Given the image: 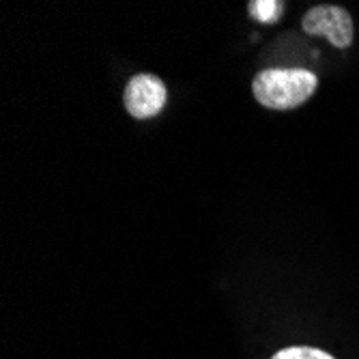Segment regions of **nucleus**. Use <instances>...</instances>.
<instances>
[{"label": "nucleus", "instance_id": "nucleus-1", "mask_svg": "<svg viewBox=\"0 0 359 359\" xmlns=\"http://www.w3.org/2000/svg\"><path fill=\"white\" fill-rule=\"evenodd\" d=\"M318 78L302 67L263 69L252 80L254 100L269 110H295L314 95Z\"/></svg>", "mask_w": 359, "mask_h": 359}, {"label": "nucleus", "instance_id": "nucleus-2", "mask_svg": "<svg viewBox=\"0 0 359 359\" xmlns=\"http://www.w3.org/2000/svg\"><path fill=\"white\" fill-rule=\"evenodd\" d=\"M168 88L155 74H138L127 82L123 90L125 110L134 118H153L166 108Z\"/></svg>", "mask_w": 359, "mask_h": 359}, {"label": "nucleus", "instance_id": "nucleus-3", "mask_svg": "<svg viewBox=\"0 0 359 359\" xmlns=\"http://www.w3.org/2000/svg\"><path fill=\"white\" fill-rule=\"evenodd\" d=\"M302 28L308 35L325 37L334 48H348L355 35L351 13L336 5H318L306 11Z\"/></svg>", "mask_w": 359, "mask_h": 359}, {"label": "nucleus", "instance_id": "nucleus-4", "mask_svg": "<svg viewBox=\"0 0 359 359\" xmlns=\"http://www.w3.org/2000/svg\"><path fill=\"white\" fill-rule=\"evenodd\" d=\"M248 7L250 15L260 24H276L284 13V3L280 0H252Z\"/></svg>", "mask_w": 359, "mask_h": 359}, {"label": "nucleus", "instance_id": "nucleus-5", "mask_svg": "<svg viewBox=\"0 0 359 359\" xmlns=\"http://www.w3.org/2000/svg\"><path fill=\"white\" fill-rule=\"evenodd\" d=\"M271 359H336V357L314 346H286L280 348Z\"/></svg>", "mask_w": 359, "mask_h": 359}]
</instances>
